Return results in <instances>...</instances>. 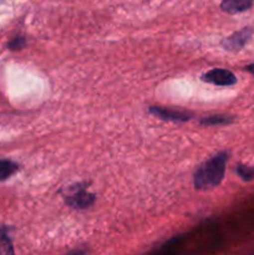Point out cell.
Masks as SVG:
<instances>
[{"label": "cell", "mask_w": 254, "mask_h": 255, "mask_svg": "<svg viewBox=\"0 0 254 255\" xmlns=\"http://www.w3.org/2000/svg\"><path fill=\"white\" fill-rule=\"evenodd\" d=\"M228 159L229 152L223 151L203 162L193 174L194 188L198 191H207V189L219 186L226 174V166Z\"/></svg>", "instance_id": "6da1fadb"}, {"label": "cell", "mask_w": 254, "mask_h": 255, "mask_svg": "<svg viewBox=\"0 0 254 255\" xmlns=\"http://www.w3.org/2000/svg\"><path fill=\"white\" fill-rule=\"evenodd\" d=\"M64 201L70 208L87 209L95 203L96 196L87 191L86 184L79 183L67 189V193L64 196Z\"/></svg>", "instance_id": "7a4b0ae2"}, {"label": "cell", "mask_w": 254, "mask_h": 255, "mask_svg": "<svg viewBox=\"0 0 254 255\" xmlns=\"http://www.w3.org/2000/svg\"><path fill=\"white\" fill-rule=\"evenodd\" d=\"M254 29L252 26H246L238 31L233 32L231 36L226 37L221 41V46L229 52H237L243 49L249 40L253 36Z\"/></svg>", "instance_id": "3957f363"}, {"label": "cell", "mask_w": 254, "mask_h": 255, "mask_svg": "<svg viewBox=\"0 0 254 255\" xmlns=\"http://www.w3.org/2000/svg\"><path fill=\"white\" fill-rule=\"evenodd\" d=\"M148 111L149 114H152L157 119L168 122H187L193 117V114H191V112L181 111V110L164 109V107L161 106H151Z\"/></svg>", "instance_id": "277c9868"}, {"label": "cell", "mask_w": 254, "mask_h": 255, "mask_svg": "<svg viewBox=\"0 0 254 255\" xmlns=\"http://www.w3.org/2000/svg\"><path fill=\"white\" fill-rule=\"evenodd\" d=\"M202 80L217 86H232L237 84L236 75L227 69H212L202 75Z\"/></svg>", "instance_id": "5b68a950"}, {"label": "cell", "mask_w": 254, "mask_h": 255, "mask_svg": "<svg viewBox=\"0 0 254 255\" xmlns=\"http://www.w3.org/2000/svg\"><path fill=\"white\" fill-rule=\"evenodd\" d=\"M254 0H222L221 10L227 14H239L252 9Z\"/></svg>", "instance_id": "8992f818"}, {"label": "cell", "mask_w": 254, "mask_h": 255, "mask_svg": "<svg viewBox=\"0 0 254 255\" xmlns=\"http://www.w3.org/2000/svg\"><path fill=\"white\" fill-rule=\"evenodd\" d=\"M232 122H234V117L227 115H212L199 120V125L202 126H218V125H229Z\"/></svg>", "instance_id": "52a82bcc"}, {"label": "cell", "mask_w": 254, "mask_h": 255, "mask_svg": "<svg viewBox=\"0 0 254 255\" xmlns=\"http://www.w3.org/2000/svg\"><path fill=\"white\" fill-rule=\"evenodd\" d=\"M17 164L6 159H0V181H5L17 171Z\"/></svg>", "instance_id": "ba28073f"}, {"label": "cell", "mask_w": 254, "mask_h": 255, "mask_svg": "<svg viewBox=\"0 0 254 255\" xmlns=\"http://www.w3.org/2000/svg\"><path fill=\"white\" fill-rule=\"evenodd\" d=\"M237 174L239 178L244 182H252L254 181V167L247 166V164L239 163L236 168Z\"/></svg>", "instance_id": "9c48e42d"}, {"label": "cell", "mask_w": 254, "mask_h": 255, "mask_svg": "<svg viewBox=\"0 0 254 255\" xmlns=\"http://www.w3.org/2000/svg\"><path fill=\"white\" fill-rule=\"evenodd\" d=\"M0 254H14L11 241L2 228H0Z\"/></svg>", "instance_id": "30bf717a"}, {"label": "cell", "mask_w": 254, "mask_h": 255, "mask_svg": "<svg viewBox=\"0 0 254 255\" xmlns=\"http://www.w3.org/2000/svg\"><path fill=\"white\" fill-rule=\"evenodd\" d=\"M26 45V40L24 36H15L11 41L9 42V49L10 50H20Z\"/></svg>", "instance_id": "8fae6325"}, {"label": "cell", "mask_w": 254, "mask_h": 255, "mask_svg": "<svg viewBox=\"0 0 254 255\" xmlns=\"http://www.w3.org/2000/svg\"><path fill=\"white\" fill-rule=\"evenodd\" d=\"M244 71L249 72V74H252L254 76V62H252V64L247 65V66L244 67Z\"/></svg>", "instance_id": "7c38bea8"}]
</instances>
